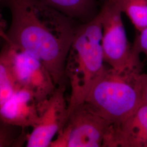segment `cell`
I'll return each mask as SVG.
<instances>
[{
	"mask_svg": "<svg viewBox=\"0 0 147 147\" xmlns=\"http://www.w3.org/2000/svg\"><path fill=\"white\" fill-rule=\"evenodd\" d=\"M11 25L5 42L46 67L56 85L65 84V64L78 21L41 0H8Z\"/></svg>",
	"mask_w": 147,
	"mask_h": 147,
	"instance_id": "6da1fadb",
	"label": "cell"
},
{
	"mask_svg": "<svg viewBox=\"0 0 147 147\" xmlns=\"http://www.w3.org/2000/svg\"><path fill=\"white\" fill-rule=\"evenodd\" d=\"M102 26L99 13L80 24L66 60L65 74L70 86L68 113L82 104L106 68L101 46Z\"/></svg>",
	"mask_w": 147,
	"mask_h": 147,
	"instance_id": "7a4b0ae2",
	"label": "cell"
},
{
	"mask_svg": "<svg viewBox=\"0 0 147 147\" xmlns=\"http://www.w3.org/2000/svg\"><path fill=\"white\" fill-rule=\"evenodd\" d=\"M142 67H106L83 103L111 124L124 120L142 104Z\"/></svg>",
	"mask_w": 147,
	"mask_h": 147,
	"instance_id": "3957f363",
	"label": "cell"
},
{
	"mask_svg": "<svg viewBox=\"0 0 147 147\" xmlns=\"http://www.w3.org/2000/svg\"><path fill=\"white\" fill-rule=\"evenodd\" d=\"M98 13L102 26L101 46L105 63L116 69L142 66L140 53L127 39L119 8L112 0H104Z\"/></svg>",
	"mask_w": 147,
	"mask_h": 147,
	"instance_id": "277c9868",
	"label": "cell"
},
{
	"mask_svg": "<svg viewBox=\"0 0 147 147\" xmlns=\"http://www.w3.org/2000/svg\"><path fill=\"white\" fill-rule=\"evenodd\" d=\"M110 124L82 103L69 112L64 125L49 147H102Z\"/></svg>",
	"mask_w": 147,
	"mask_h": 147,
	"instance_id": "5b68a950",
	"label": "cell"
},
{
	"mask_svg": "<svg viewBox=\"0 0 147 147\" xmlns=\"http://www.w3.org/2000/svg\"><path fill=\"white\" fill-rule=\"evenodd\" d=\"M65 91V84L59 85L49 98L39 105V120L27 136V147H49L62 129L68 116Z\"/></svg>",
	"mask_w": 147,
	"mask_h": 147,
	"instance_id": "8992f818",
	"label": "cell"
},
{
	"mask_svg": "<svg viewBox=\"0 0 147 147\" xmlns=\"http://www.w3.org/2000/svg\"><path fill=\"white\" fill-rule=\"evenodd\" d=\"M16 50L14 68L18 88L30 91L40 105L53 94L57 86L39 59L29 53Z\"/></svg>",
	"mask_w": 147,
	"mask_h": 147,
	"instance_id": "52a82bcc",
	"label": "cell"
},
{
	"mask_svg": "<svg viewBox=\"0 0 147 147\" xmlns=\"http://www.w3.org/2000/svg\"><path fill=\"white\" fill-rule=\"evenodd\" d=\"M102 147H147V105L141 104L124 120L110 124Z\"/></svg>",
	"mask_w": 147,
	"mask_h": 147,
	"instance_id": "ba28073f",
	"label": "cell"
},
{
	"mask_svg": "<svg viewBox=\"0 0 147 147\" xmlns=\"http://www.w3.org/2000/svg\"><path fill=\"white\" fill-rule=\"evenodd\" d=\"M39 105L27 89L19 88L0 107V121L22 129L35 126L39 120Z\"/></svg>",
	"mask_w": 147,
	"mask_h": 147,
	"instance_id": "9c48e42d",
	"label": "cell"
},
{
	"mask_svg": "<svg viewBox=\"0 0 147 147\" xmlns=\"http://www.w3.org/2000/svg\"><path fill=\"white\" fill-rule=\"evenodd\" d=\"M16 51L5 42L0 51V107L19 88L14 68Z\"/></svg>",
	"mask_w": 147,
	"mask_h": 147,
	"instance_id": "30bf717a",
	"label": "cell"
},
{
	"mask_svg": "<svg viewBox=\"0 0 147 147\" xmlns=\"http://www.w3.org/2000/svg\"><path fill=\"white\" fill-rule=\"evenodd\" d=\"M65 15L84 23L92 20L99 12L96 0H41Z\"/></svg>",
	"mask_w": 147,
	"mask_h": 147,
	"instance_id": "8fae6325",
	"label": "cell"
},
{
	"mask_svg": "<svg viewBox=\"0 0 147 147\" xmlns=\"http://www.w3.org/2000/svg\"><path fill=\"white\" fill-rule=\"evenodd\" d=\"M126 14L137 31L147 27V0H112Z\"/></svg>",
	"mask_w": 147,
	"mask_h": 147,
	"instance_id": "7c38bea8",
	"label": "cell"
},
{
	"mask_svg": "<svg viewBox=\"0 0 147 147\" xmlns=\"http://www.w3.org/2000/svg\"><path fill=\"white\" fill-rule=\"evenodd\" d=\"M9 125L2 123L0 125V147H17L19 144L17 138L13 133L11 129L8 128Z\"/></svg>",
	"mask_w": 147,
	"mask_h": 147,
	"instance_id": "4fadbf2b",
	"label": "cell"
},
{
	"mask_svg": "<svg viewBox=\"0 0 147 147\" xmlns=\"http://www.w3.org/2000/svg\"><path fill=\"white\" fill-rule=\"evenodd\" d=\"M132 46L140 53H144L147 58V27L138 31Z\"/></svg>",
	"mask_w": 147,
	"mask_h": 147,
	"instance_id": "5bb4252c",
	"label": "cell"
},
{
	"mask_svg": "<svg viewBox=\"0 0 147 147\" xmlns=\"http://www.w3.org/2000/svg\"><path fill=\"white\" fill-rule=\"evenodd\" d=\"M141 81V98L142 104L147 105V74L142 73Z\"/></svg>",
	"mask_w": 147,
	"mask_h": 147,
	"instance_id": "9a60e30c",
	"label": "cell"
},
{
	"mask_svg": "<svg viewBox=\"0 0 147 147\" xmlns=\"http://www.w3.org/2000/svg\"><path fill=\"white\" fill-rule=\"evenodd\" d=\"M6 37V32L4 30V23L2 16L0 13V37H2L4 40Z\"/></svg>",
	"mask_w": 147,
	"mask_h": 147,
	"instance_id": "2e32d148",
	"label": "cell"
}]
</instances>
